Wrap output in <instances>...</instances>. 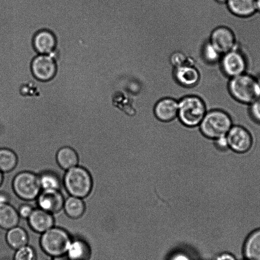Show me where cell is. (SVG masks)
Returning <instances> with one entry per match:
<instances>
[{"label": "cell", "mask_w": 260, "mask_h": 260, "mask_svg": "<svg viewBox=\"0 0 260 260\" xmlns=\"http://www.w3.org/2000/svg\"><path fill=\"white\" fill-rule=\"evenodd\" d=\"M228 90L234 101L243 105H249L260 98L257 78L247 72L229 78Z\"/></svg>", "instance_id": "1"}, {"label": "cell", "mask_w": 260, "mask_h": 260, "mask_svg": "<svg viewBox=\"0 0 260 260\" xmlns=\"http://www.w3.org/2000/svg\"><path fill=\"white\" fill-rule=\"evenodd\" d=\"M207 111L203 99L196 94H187L178 101L177 118L188 127L199 126Z\"/></svg>", "instance_id": "2"}, {"label": "cell", "mask_w": 260, "mask_h": 260, "mask_svg": "<svg viewBox=\"0 0 260 260\" xmlns=\"http://www.w3.org/2000/svg\"><path fill=\"white\" fill-rule=\"evenodd\" d=\"M233 125L232 118L226 112L213 109L207 111L199 127L205 137L213 140L226 136Z\"/></svg>", "instance_id": "3"}, {"label": "cell", "mask_w": 260, "mask_h": 260, "mask_svg": "<svg viewBox=\"0 0 260 260\" xmlns=\"http://www.w3.org/2000/svg\"><path fill=\"white\" fill-rule=\"evenodd\" d=\"M62 182L63 187L69 195L82 199L89 194L92 184L89 172L79 165L65 171Z\"/></svg>", "instance_id": "4"}, {"label": "cell", "mask_w": 260, "mask_h": 260, "mask_svg": "<svg viewBox=\"0 0 260 260\" xmlns=\"http://www.w3.org/2000/svg\"><path fill=\"white\" fill-rule=\"evenodd\" d=\"M13 193L24 201L36 199L42 190L38 175L29 171L16 174L11 180Z\"/></svg>", "instance_id": "5"}, {"label": "cell", "mask_w": 260, "mask_h": 260, "mask_svg": "<svg viewBox=\"0 0 260 260\" xmlns=\"http://www.w3.org/2000/svg\"><path fill=\"white\" fill-rule=\"evenodd\" d=\"M71 240L65 230L53 226L43 233L40 244L43 250L48 254L60 256L66 254Z\"/></svg>", "instance_id": "6"}, {"label": "cell", "mask_w": 260, "mask_h": 260, "mask_svg": "<svg viewBox=\"0 0 260 260\" xmlns=\"http://www.w3.org/2000/svg\"><path fill=\"white\" fill-rule=\"evenodd\" d=\"M219 65L229 79L247 72L248 62L245 55L238 47L222 55Z\"/></svg>", "instance_id": "7"}, {"label": "cell", "mask_w": 260, "mask_h": 260, "mask_svg": "<svg viewBox=\"0 0 260 260\" xmlns=\"http://www.w3.org/2000/svg\"><path fill=\"white\" fill-rule=\"evenodd\" d=\"M229 148L238 153H244L252 148L253 138L250 132L245 127L233 124L226 135Z\"/></svg>", "instance_id": "8"}, {"label": "cell", "mask_w": 260, "mask_h": 260, "mask_svg": "<svg viewBox=\"0 0 260 260\" xmlns=\"http://www.w3.org/2000/svg\"><path fill=\"white\" fill-rule=\"evenodd\" d=\"M209 41L222 54L238 46L233 30L224 25L215 27L211 32Z\"/></svg>", "instance_id": "9"}, {"label": "cell", "mask_w": 260, "mask_h": 260, "mask_svg": "<svg viewBox=\"0 0 260 260\" xmlns=\"http://www.w3.org/2000/svg\"><path fill=\"white\" fill-rule=\"evenodd\" d=\"M31 70L36 79L41 81H47L54 77L57 67L55 61L50 56L41 54L32 60Z\"/></svg>", "instance_id": "10"}, {"label": "cell", "mask_w": 260, "mask_h": 260, "mask_svg": "<svg viewBox=\"0 0 260 260\" xmlns=\"http://www.w3.org/2000/svg\"><path fill=\"white\" fill-rule=\"evenodd\" d=\"M36 199L40 208L52 214L63 209L65 198L60 190L46 189L42 190Z\"/></svg>", "instance_id": "11"}, {"label": "cell", "mask_w": 260, "mask_h": 260, "mask_svg": "<svg viewBox=\"0 0 260 260\" xmlns=\"http://www.w3.org/2000/svg\"><path fill=\"white\" fill-rule=\"evenodd\" d=\"M178 101L171 97L159 100L153 108L155 117L162 122H169L177 117Z\"/></svg>", "instance_id": "12"}, {"label": "cell", "mask_w": 260, "mask_h": 260, "mask_svg": "<svg viewBox=\"0 0 260 260\" xmlns=\"http://www.w3.org/2000/svg\"><path fill=\"white\" fill-rule=\"evenodd\" d=\"M65 171L60 168L57 170L45 169L38 173L42 190L58 189L63 192L65 189L62 179Z\"/></svg>", "instance_id": "13"}, {"label": "cell", "mask_w": 260, "mask_h": 260, "mask_svg": "<svg viewBox=\"0 0 260 260\" xmlns=\"http://www.w3.org/2000/svg\"><path fill=\"white\" fill-rule=\"evenodd\" d=\"M173 75L178 84L186 87L194 86L200 79V74L198 69L188 64L175 67Z\"/></svg>", "instance_id": "14"}, {"label": "cell", "mask_w": 260, "mask_h": 260, "mask_svg": "<svg viewBox=\"0 0 260 260\" xmlns=\"http://www.w3.org/2000/svg\"><path fill=\"white\" fill-rule=\"evenodd\" d=\"M225 5L232 14L239 18H249L257 13L255 0H227Z\"/></svg>", "instance_id": "15"}, {"label": "cell", "mask_w": 260, "mask_h": 260, "mask_svg": "<svg viewBox=\"0 0 260 260\" xmlns=\"http://www.w3.org/2000/svg\"><path fill=\"white\" fill-rule=\"evenodd\" d=\"M28 220L30 227L41 233L52 228L54 224L52 214L40 208L34 209Z\"/></svg>", "instance_id": "16"}, {"label": "cell", "mask_w": 260, "mask_h": 260, "mask_svg": "<svg viewBox=\"0 0 260 260\" xmlns=\"http://www.w3.org/2000/svg\"><path fill=\"white\" fill-rule=\"evenodd\" d=\"M56 40L54 35L49 30H42L38 31L33 40L35 49L41 54L51 53L55 49Z\"/></svg>", "instance_id": "17"}, {"label": "cell", "mask_w": 260, "mask_h": 260, "mask_svg": "<svg viewBox=\"0 0 260 260\" xmlns=\"http://www.w3.org/2000/svg\"><path fill=\"white\" fill-rule=\"evenodd\" d=\"M243 252L246 260H260V228L253 231L248 236Z\"/></svg>", "instance_id": "18"}, {"label": "cell", "mask_w": 260, "mask_h": 260, "mask_svg": "<svg viewBox=\"0 0 260 260\" xmlns=\"http://www.w3.org/2000/svg\"><path fill=\"white\" fill-rule=\"evenodd\" d=\"M19 215L17 211L9 203L0 204V227L9 230L17 226Z\"/></svg>", "instance_id": "19"}, {"label": "cell", "mask_w": 260, "mask_h": 260, "mask_svg": "<svg viewBox=\"0 0 260 260\" xmlns=\"http://www.w3.org/2000/svg\"><path fill=\"white\" fill-rule=\"evenodd\" d=\"M56 160L58 165L66 171L78 164V156L76 151L69 146L60 148L56 154Z\"/></svg>", "instance_id": "20"}, {"label": "cell", "mask_w": 260, "mask_h": 260, "mask_svg": "<svg viewBox=\"0 0 260 260\" xmlns=\"http://www.w3.org/2000/svg\"><path fill=\"white\" fill-rule=\"evenodd\" d=\"M66 254L70 260H87L90 250L87 243L80 239L71 240Z\"/></svg>", "instance_id": "21"}, {"label": "cell", "mask_w": 260, "mask_h": 260, "mask_svg": "<svg viewBox=\"0 0 260 260\" xmlns=\"http://www.w3.org/2000/svg\"><path fill=\"white\" fill-rule=\"evenodd\" d=\"M63 209L70 217L77 218L84 213L85 205L83 199L69 195L65 198Z\"/></svg>", "instance_id": "22"}, {"label": "cell", "mask_w": 260, "mask_h": 260, "mask_svg": "<svg viewBox=\"0 0 260 260\" xmlns=\"http://www.w3.org/2000/svg\"><path fill=\"white\" fill-rule=\"evenodd\" d=\"M6 240L11 247L16 250L27 245L28 236L23 228L17 225L8 230Z\"/></svg>", "instance_id": "23"}, {"label": "cell", "mask_w": 260, "mask_h": 260, "mask_svg": "<svg viewBox=\"0 0 260 260\" xmlns=\"http://www.w3.org/2000/svg\"><path fill=\"white\" fill-rule=\"evenodd\" d=\"M17 163V157L12 150L7 148H0V171L7 173L12 171Z\"/></svg>", "instance_id": "24"}, {"label": "cell", "mask_w": 260, "mask_h": 260, "mask_svg": "<svg viewBox=\"0 0 260 260\" xmlns=\"http://www.w3.org/2000/svg\"><path fill=\"white\" fill-rule=\"evenodd\" d=\"M202 55L203 58L207 63L215 64L219 63L222 54L208 40L202 47Z\"/></svg>", "instance_id": "25"}, {"label": "cell", "mask_w": 260, "mask_h": 260, "mask_svg": "<svg viewBox=\"0 0 260 260\" xmlns=\"http://www.w3.org/2000/svg\"><path fill=\"white\" fill-rule=\"evenodd\" d=\"M36 254L33 248L27 245L16 249L14 260H35Z\"/></svg>", "instance_id": "26"}, {"label": "cell", "mask_w": 260, "mask_h": 260, "mask_svg": "<svg viewBox=\"0 0 260 260\" xmlns=\"http://www.w3.org/2000/svg\"><path fill=\"white\" fill-rule=\"evenodd\" d=\"M248 110L253 121L260 124V98L248 105Z\"/></svg>", "instance_id": "27"}, {"label": "cell", "mask_w": 260, "mask_h": 260, "mask_svg": "<svg viewBox=\"0 0 260 260\" xmlns=\"http://www.w3.org/2000/svg\"><path fill=\"white\" fill-rule=\"evenodd\" d=\"M188 60V59L185 55L180 51L174 52L171 55L170 59L171 63L174 67V68L186 64H189V62H187Z\"/></svg>", "instance_id": "28"}, {"label": "cell", "mask_w": 260, "mask_h": 260, "mask_svg": "<svg viewBox=\"0 0 260 260\" xmlns=\"http://www.w3.org/2000/svg\"><path fill=\"white\" fill-rule=\"evenodd\" d=\"M214 147L219 151H224L230 149L226 136L213 140Z\"/></svg>", "instance_id": "29"}, {"label": "cell", "mask_w": 260, "mask_h": 260, "mask_svg": "<svg viewBox=\"0 0 260 260\" xmlns=\"http://www.w3.org/2000/svg\"><path fill=\"white\" fill-rule=\"evenodd\" d=\"M32 207L28 204H23L19 206L18 210H17L19 217L24 218H28L32 211L34 210Z\"/></svg>", "instance_id": "30"}, {"label": "cell", "mask_w": 260, "mask_h": 260, "mask_svg": "<svg viewBox=\"0 0 260 260\" xmlns=\"http://www.w3.org/2000/svg\"><path fill=\"white\" fill-rule=\"evenodd\" d=\"M10 195L6 191H0V204L9 203Z\"/></svg>", "instance_id": "31"}, {"label": "cell", "mask_w": 260, "mask_h": 260, "mask_svg": "<svg viewBox=\"0 0 260 260\" xmlns=\"http://www.w3.org/2000/svg\"><path fill=\"white\" fill-rule=\"evenodd\" d=\"M216 260H236L235 256L229 253H222L219 254Z\"/></svg>", "instance_id": "32"}, {"label": "cell", "mask_w": 260, "mask_h": 260, "mask_svg": "<svg viewBox=\"0 0 260 260\" xmlns=\"http://www.w3.org/2000/svg\"><path fill=\"white\" fill-rule=\"evenodd\" d=\"M257 13H260V0H255Z\"/></svg>", "instance_id": "33"}, {"label": "cell", "mask_w": 260, "mask_h": 260, "mask_svg": "<svg viewBox=\"0 0 260 260\" xmlns=\"http://www.w3.org/2000/svg\"><path fill=\"white\" fill-rule=\"evenodd\" d=\"M4 173L0 171V187L2 185L4 182Z\"/></svg>", "instance_id": "34"}, {"label": "cell", "mask_w": 260, "mask_h": 260, "mask_svg": "<svg viewBox=\"0 0 260 260\" xmlns=\"http://www.w3.org/2000/svg\"><path fill=\"white\" fill-rule=\"evenodd\" d=\"M219 4H225L227 0H214Z\"/></svg>", "instance_id": "35"}, {"label": "cell", "mask_w": 260, "mask_h": 260, "mask_svg": "<svg viewBox=\"0 0 260 260\" xmlns=\"http://www.w3.org/2000/svg\"><path fill=\"white\" fill-rule=\"evenodd\" d=\"M257 78V80H258V84H259V88H260V76Z\"/></svg>", "instance_id": "36"}]
</instances>
